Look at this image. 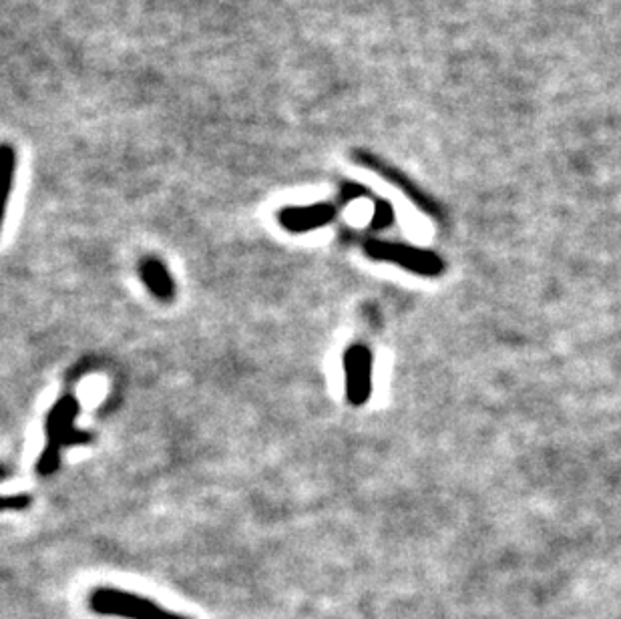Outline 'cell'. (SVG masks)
<instances>
[{
    "label": "cell",
    "instance_id": "6da1fadb",
    "mask_svg": "<svg viewBox=\"0 0 621 619\" xmlns=\"http://www.w3.org/2000/svg\"><path fill=\"white\" fill-rule=\"evenodd\" d=\"M89 609L97 615L119 619H189L187 615L165 609L149 597L115 587L93 589L89 595Z\"/></svg>",
    "mask_w": 621,
    "mask_h": 619
},
{
    "label": "cell",
    "instance_id": "7a4b0ae2",
    "mask_svg": "<svg viewBox=\"0 0 621 619\" xmlns=\"http://www.w3.org/2000/svg\"><path fill=\"white\" fill-rule=\"evenodd\" d=\"M79 415V402L73 396L61 398L47 417V449L39 459V473L51 475L59 467L61 449L69 445H81L89 441V435L75 431V419Z\"/></svg>",
    "mask_w": 621,
    "mask_h": 619
},
{
    "label": "cell",
    "instance_id": "3957f363",
    "mask_svg": "<svg viewBox=\"0 0 621 619\" xmlns=\"http://www.w3.org/2000/svg\"><path fill=\"white\" fill-rule=\"evenodd\" d=\"M364 252L372 260L400 266L412 274L439 276L445 272V260L431 250H421V248H412V246L394 244V242L372 240L366 244Z\"/></svg>",
    "mask_w": 621,
    "mask_h": 619
},
{
    "label": "cell",
    "instance_id": "277c9868",
    "mask_svg": "<svg viewBox=\"0 0 621 619\" xmlns=\"http://www.w3.org/2000/svg\"><path fill=\"white\" fill-rule=\"evenodd\" d=\"M346 396L354 406H362L372 396V352L364 344H352L344 354Z\"/></svg>",
    "mask_w": 621,
    "mask_h": 619
},
{
    "label": "cell",
    "instance_id": "5b68a950",
    "mask_svg": "<svg viewBox=\"0 0 621 619\" xmlns=\"http://www.w3.org/2000/svg\"><path fill=\"white\" fill-rule=\"evenodd\" d=\"M334 208L326 203L308 205V208H288L280 214V224L294 234L324 228L332 222Z\"/></svg>",
    "mask_w": 621,
    "mask_h": 619
},
{
    "label": "cell",
    "instance_id": "8992f818",
    "mask_svg": "<svg viewBox=\"0 0 621 619\" xmlns=\"http://www.w3.org/2000/svg\"><path fill=\"white\" fill-rule=\"evenodd\" d=\"M141 280L147 286V290L161 302H169L175 294V284L173 278L169 274V270L165 268V264L157 258H147L141 262L139 268Z\"/></svg>",
    "mask_w": 621,
    "mask_h": 619
},
{
    "label": "cell",
    "instance_id": "52a82bcc",
    "mask_svg": "<svg viewBox=\"0 0 621 619\" xmlns=\"http://www.w3.org/2000/svg\"><path fill=\"white\" fill-rule=\"evenodd\" d=\"M372 216V228H388L392 224V208L386 201H376V210Z\"/></svg>",
    "mask_w": 621,
    "mask_h": 619
},
{
    "label": "cell",
    "instance_id": "ba28073f",
    "mask_svg": "<svg viewBox=\"0 0 621 619\" xmlns=\"http://www.w3.org/2000/svg\"><path fill=\"white\" fill-rule=\"evenodd\" d=\"M29 503H31V499L27 495H13V497H7L3 501V509L5 511H9V509H25Z\"/></svg>",
    "mask_w": 621,
    "mask_h": 619
}]
</instances>
